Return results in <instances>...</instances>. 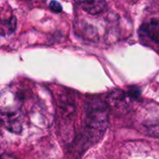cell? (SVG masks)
I'll return each mask as SVG.
<instances>
[{
  "instance_id": "cell-2",
  "label": "cell",
  "mask_w": 159,
  "mask_h": 159,
  "mask_svg": "<svg viewBox=\"0 0 159 159\" xmlns=\"http://www.w3.org/2000/svg\"><path fill=\"white\" fill-rule=\"evenodd\" d=\"M138 34L142 44H155L159 48V19H152L141 25Z\"/></svg>"
},
{
  "instance_id": "cell-3",
  "label": "cell",
  "mask_w": 159,
  "mask_h": 159,
  "mask_svg": "<svg viewBox=\"0 0 159 159\" xmlns=\"http://www.w3.org/2000/svg\"><path fill=\"white\" fill-rule=\"evenodd\" d=\"M140 96V90L138 88H130L128 91L124 92L122 90H116L111 93V100L118 105L127 106L131 103L132 101L136 100Z\"/></svg>"
},
{
  "instance_id": "cell-5",
  "label": "cell",
  "mask_w": 159,
  "mask_h": 159,
  "mask_svg": "<svg viewBox=\"0 0 159 159\" xmlns=\"http://www.w3.org/2000/svg\"><path fill=\"white\" fill-rule=\"evenodd\" d=\"M82 9L85 12L91 15H98L101 13L107 7V2L102 0H95V1H82L79 2Z\"/></svg>"
},
{
  "instance_id": "cell-7",
  "label": "cell",
  "mask_w": 159,
  "mask_h": 159,
  "mask_svg": "<svg viewBox=\"0 0 159 159\" xmlns=\"http://www.w3.org/2000/svg\"><path fill=\"white\" fill-rule=\"evenodd\" d=\"M49 9L54 13H60L62 11V6L57 1H51L49 3Z\"/></svg>"
},
{
  "instance_id": "cell-4",
  "label": "cell",
  "mask_w": 159,
  "mask_h": 159,
  "mask_svg": "<svg viewBox=\"0 0 159 159\" xmlns=\"http://www.w3.org/2000/svg\"><path fill=\"white\" fill-rule=\"evenodd\" d=\"M2 115H5L6 118H2V120H5L6 128L9 131L15 134H19L22 130V125L18 119V115L13 112H6L2 113Z\"/></svg>"
},
{
  "instance_id": "cell-6",
  "label": "cell",
  "mask_w": 159,
  "mask_h": 159,
  "mask_svg": "<svg viewBox=\"0 0 159 159\" xmlns=\"http://www.w3.org/2000/svg\"><path fill=\"white\" fill-rule=\"evenodd\" d=\"M16 28V19L15 16H11L7 20H2L1 23V35L10 34L15 31Z\"/></svg>"
},
{
  "instance_id": "cell-1",
  "label": "cell",
  "mask_w": 159,
  "mask_h": 159,
  "mask_svg": "<svg viewBox=\"0 0 159 159\" xmlns=\"http://www.w3.org/2000/svg\"><path fill=\"white\" fill-rule=\"evenodd\" d=\"M86 136L91 141L99 140L105 133L108 126L109 109L101 99H92L85 106Z\"/></svg>"
}]
</instances>
